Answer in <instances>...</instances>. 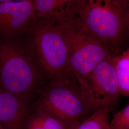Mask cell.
Returning a JSON list of instances; mask_svg holds the SVG:
<instances>
[{
    "instance_id": "6da1fadb",
    "label": "cell",
    "mask_w": 129,
    "mask_h": 129,
    "mask_svg": "<svg viewBox=\"0 0 129 129\" xmlns=\"http://www.w3.org/2000/svg\"><path fill=\"white\" fill-rule=\"evenodd\" d=\"M129 0L71 1L69 16L84 31L101 42L112 55L124 41Z\"/></svg>"
},
{
    "instance_id": "7a4b0ae2",
    "label": "cell",
    "mask_w": 129,
    "mask_h": 129,
    "mask_svg": "<svg viewBox=\"0 0 129 129\" xmlns=\"http://www.w3.org/2000/svg\"><path fill=\"white\" fill-rule=\"evenodd\" d=\"M38 75L29 54L17 42L6 37L0 41V87L20 96H29Z\"/></svg>"
},
{
    "instance_id": "3957f363",
    "label": "cell",
    "mask_w": 129,
    "mask_h": 129,
    "mask_svg": "<svg viewBox=\"0 0 129 129\" xmlns=\"http://www.w3.org/2000/svg\"><path fill=\"white\" fill-rule=\"evenodd\" d=\"M30 30L33 46L42 67L55 78L73 79L69 68L68 48L60 25L38 19Z\"/></svg>"
},
{
    "instance_id": "277c9868",
    "label": "cell",
    "mask_w": 129,
    "mask_h": 129,
    "mask_svg": "<svg viewBox=\"0 0 129 129\" xmlns=\"http://www.w3.org/2000/svg\"><path fill=\"white\" fill-rule=\"evenodd\" d=\"M59 25L68 48L69 72L76 80L112 55L101 42L78 27L69 15Z\"/></svg>"
},
{
    "instance_id": "5b68a950",
    "label": "cell",
    "mask_w": 129,
    "mask_h": 129,
    "mask_svg": "<svg viewBox=\"0 0 129 129\" xmlns=\"http://www.w3.org/2000/svg\"><path fill=\"white\" fill-rule=\"evenodd\" d=\"M37 105L69 123L81 121L93 113L75 79L55 78L43 90Z\"/></svg>"
},
{
    "instance_id": "8992f818",
    "label": "cell",
    "mask_w": 129,
    "mask_h": 129,
    "mask_svg": "<svg viewBox=\"0 0 129 129\" xmlns=\"http://www.w3.org/2000/svg\"><path fill=\"white\" fill-rule=\"evenodd\" d=\"M111 56L102 61L86 76L76 80L93 112L102 109L111 111L120 96Z\"/></svg>"
},
{
    "instance_id": "52a82bcc",
    "label": "cell",
    "mask_w": 129,
    "mask_h": 129,
    "mask_svg": "<svg viewBox=\"0 0 129 129\" xmlns=\"http://www.w3.org/2000/svg\"><path fill=\"white\" fill-rule=\"evenodd\" d=\"M37 20L34 1L0 0V35L13 37L31 29Z\"/></svg>"
},
{
    "instance_id": "ba28073f",
    "label": "cell",
    "mask_w": 129,
    "mask_h": 129,
    "mask_svg": "<svg viewBox=\"0 0 129 129\" xmlns=\"http://www.w3.org/2000/svg\"><path fill=\"white\" fill-rule=\"evenodd\" d=\"M29 96H20L0 87V123L6 129H23L30 109Z\"/></svg>"
},
{
    "instance_id": "9c48e42d",
    "label": "cell",
    "mask_w": 129,
    "mask_h": 129,
    "mask_svg": "<svg viewBox=\"0 0 129 129\" xmlns=\"http://www.w3.org/2000/svg\"><path fill=\"white\" fill-rule=\"evenodd\" d=\"M70 3L69 0H35L37 19L61 24L67 18Z\"/></svg>"
},
{
    "instance_id": "30bf717a",
    "label": "cell",
    "mask_w": 129,
    "mask_h": 129,
    "mask_svg": "<svg viewBox=\"0 0 129 129\" xmlns=\"http://www.w3.org/2000/svg\"><path fill=\"white\" fill-rule=\"evenodd\" d=\"M76 123L64 121L37 105L34 111H29L23 129H72Z\"/></svg>"
},
{
    "instance_id": "8fae6325",
    "label": "cell",
    "mask_w": 129,
    "mask_h": 129,
    "mask_svg": "<svg viewBox=\"0 0 129 129\" xmlns=\"http://www.w3.org/2000/svg\"><path fill=\"white\" fill-rule=\"evenodd\" d=\"M118 79L120 95L129 98V46L118 55L111 56Z\"/></svg>"
},
{
    "instance_id": "7c38bea8",
    "label": "cell",
    "mask_w": 129,
    "mask_h": 129,
    "mask_svg": "<svg viewBox=\"0 0 129 129\" xmlns=\"http://www.w3.org/2000/svg\"><path fill=\"white\" fill-rule=\"evenodd\" d=\"M110 111L108 109L95 111L86 119L76 123L72 129H111Z\"/></svg>"
},
{
    "instance_id": "4fadbf2b",
    "label": "cell",
    "mask_w": 129,
    "mask_h": 129,
    "mask_svg": "<svg viewBox=\"0 0 129 129\" xmlns=\"http://www.w3.org/2000/svg\"><path fill=\"white\" fill-rule=\"evenodd\" d=\"M110 124L111 129H129V104L116 113Z\"/></svg>"
},
{
    "instance_id": "5bb4252c",
    "label": "cell",
    "mask_w": 129,
    "mask_h": 129,
    "mask_svg": "<svg viewBox=\"0 0 129 129\" xmlns=\"http://www.w3.org/2000/svg\"><path fill=\"white\" fill-rule=\"evenodd\" d=\"M127 32L129 36V0L128 1V9L127 13Z\"/></svg>"
},
{
    "instance_id": "9a60e30c",
    "label": "cell",
    "mask_w": 129,
    "mask_h": 129,
    "mask_svg": "<svg viewBox=\"0 0 129 129\" xmlns=\"http://www.w3.org/2000/svg\"><path fill=\"white\" fill-rule=\"evenodd\" d=\"M0 129H6L5 127L0 123Z\"/></svg>"
}]
</instances>
